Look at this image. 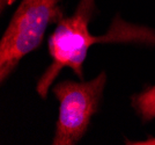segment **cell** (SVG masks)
I'll use <instances>...</instances> for the list:
<instances>
[{"label": "cell", "mask_w": 155, "mask_h": 145, "mask_svg": "<svg viewBox=\"0 0 155 145\" xmlns=\"http://www.w3.org/2000/svg\"><path fill=\"white\" fill-rule=\"evenodd\" d=\"M63 0H22L0 41V80L15 71L20 60L36 50L52 23L64 19Z\"/></svg>", "instance_id": "cell-2"}, {"label": "cell", "mask_w": 155, "mask_h": 145, "mask_svg": "<svg viewBox=\"0 0 155 145\" xmlns=\"http://www.w3.org/2000/svg\"><path fill=\"white\" fill-rule=\"evenodd\" d=\"M107 84L102 72L91 81L65 80L52 87L59 101V116L53 145H74L87 132L93 116L98 112Z\"/></svg>", "instance_id": "cell-3"}, {"label": "cell", "mask_w": 155, "mask_h": 145, "mask_svg": "<svg viewBox=\"0 0 155 145\" xmlns=\"http://www.w3.org/2000/svg\"><path fill=\"white\" fill-rule=\"evenodd\" d=\"M126 144H138V145H155V138L147 139L143 142H127Z\"/></svg>", "instance_id": "cell-5"}, {"label": "cell", "mask_w": 155, "mask_h": 145, "mask_svg": "<svg viewBox=\"0 0 155 145\" xmlns=\"http://www.w3.org/2000/svg\"><path fill=\"white\" fill-rule=\"evenodd\" d=\"M95 11V0H80L74 14L57 23L49 37L51 64L41 76L36 91L45 99L54 79L64 67L71 69L84 79V63L89 48L102 43H140L155 46V30L148 27L126 22L119 15L112 20L108 33L103 36L89 34L88 25Z\"/></svg>", "instance_id": "cell-1"}, {"label": "cell", "mask_w": 155, "mask_h": 145, "mask_svg": "<svg viewBox=\"0 0 155 145\" xmlns=\"http://www.w3.org/2000/svg\"><path fill=\"white\" fill-rule=\"evenodd\" d=\"M132 106L143 122L155 119V84L133 95Z\"/></svg>", "instance_id": "cell-4"}]
</instances>
